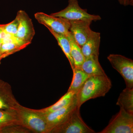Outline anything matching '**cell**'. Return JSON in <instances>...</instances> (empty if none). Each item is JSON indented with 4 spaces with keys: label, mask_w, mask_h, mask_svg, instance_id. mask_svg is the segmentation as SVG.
I'll list each match as a JSON object with an SVG mask.
<instances>
[{
    "label": "cell",
    "mask_w": 133,
    "mask_h": 133,
    "mask_svg": "<svg viewBox=\"0 0 133 133\" xmlns=\"http://www.w3.org/2000/svg\"><path fill=\"white\" fill-rule=\"evenodd\" d=\"M30 130L19 124H14L0 129V133H31Z\"/></svg>",
    "instance_id": "obj_21"
},
{
    "label": "cell",
    "mask_w": 133,
    "mask_h": 133,
    "mask_svg": "<svg viewBox=\"0 0 133 133\" xmlns=\"http://www.w3.org/2000/svg\"><path fill=\"white\" fill-rule=\"evenodd\" d=\"M79 109L77 106L64 121L52 129L50 133H95L83 121Z\"/></svg>",
    "instance_id": "obj_3"
},
{
    "label": "cell",
    "mask_w": 133,
    "mask_h": 133,
    "mask_svg": "<svg viewBox=\"0 0 133 133\" xmlns=\"http://www.w3.org/2000/svg\"><path fill=\"white\" fill-rule=\"evenodd\" d=\"M77 106L76 95L71 102L65 106L48 114H44L47 122L48 133H50L52 129L64 121Z\"/></svg>",
    "instance_id": "obj_9"
},
{
    "label": "cell",
    "mask_w": 133,
    "mask_h": 133,
    "mask_svg": "<svg viewBox=\"0 0 133 133\" xmlns=\"http://www.w3.org/2000/svg\"><path fill=\"white\" fill-rule=\"evenodd\" d=\"M73 72L72 81L67 91H72L77 94L89 77L80 66H76L72 70Z\"/></svg>",
    "instance_id": "obj_14"
},
{
    "label": "cell",
    "mask_w": 133,
    "mask_h": 133,
    "mask_svg": "<svg viewBox=\"0 0 133 133\" xmlns=\"http://www.w3.org/2000/svg\"><path fill=\"white\" fill-rule=\"evenodd\" d=\"M1 43H0V48H1ZM2 58L1 57V55H0V64H1V60H2Z\"/></svg>",
    "instance_id": "obj_24"
},
{
    "label": "cell",
    "mask_w": 133,
    "mask_h": 133,
    "mask_svg": "<svg viewBox=\"0 0 133 133\" xmlns=\"http://www.w3.org/2000/svg\"><path fill=\"white\" fill-rule=\"evenodd\" d=\"M66 36L70 43L71 55L74 60L75 67L81 66L85 59V57L82 53L81 47L75 41L70 31Z\"/></svg>",
    "instance_id": "obj_17"
},
{
    "label": "cell",
    "mask_w": 133,
    "mask_h": 133,
    "mask_svg": "<svg viewBox=\"0 0 133 133\" xmlns=\"http://www.w3.org/2000/svg\"><path fill=\"white\" fill-rule=\"evenodd\" d=\"M114 69L121 75L125 80L126 87L133 88V61L122 55L110 54L108 56Z\"/></svg>",
    "instance_id": "obj_5"
},
{
    "label": "cell",
    "mask_w": 133,
    "mask_h": 133,
    "mask_svg": "<svg viewBox=\"0 0 133 133\" xmlns=\"http://www.w3.org/2000/svg\"><path fill=\"white\" fill-rule=\"evenodd\" d=\"M52 35L56 39L58 45L61 48L66 58H68L72 70L75 68L74 60L71 55V49L70 43L66 36L62 34H58L55 32L50 29H48Z\"/></svg>",
    "instance_id": "obj_16"
},
{
    "label": "cell",
    "mask_w": 133,
    "mask_h": 133,
    "mask_svg": "<svg viewBox=\"0 0 133 133\" xmlns=\"http://www.w3.org/2000/svg\"><path fill=\"white\" fill-rule=\"evenodd\" d=\"M76 94L72 91H67L65 94L62 96L59 100L49 107L37 109L40 112L46 114L64 107L71 102L76 96Z\"/></svg>",
    "instance_id": "obj_18"
},
{
    "label": "cell",
    "mask_w": 133,
    "mask_h": 133,
    "mask_svg": "<svg viewBox=\"0 0 133 133\" xmlns=\"http://www.w3.org/2000/svg\"><path fill=\"white\" fill-rule=\"evenodd\" d=\"M1 34L0 31V43H1Z\"/></svg>",
    "instance_id": "obj_25"
},
{
    "label": "cell",
    "mask_w": 133,
    "mask_h": 133,
    "mask_svg": "<svg viewBox=\"0 0 133 133\" xmlns=\"http://www.w3.org/2000/svg\"><path fill=\"white\" fill-rule=\"evenodd\" d=\"M9 83L0 78V110H15L20 105Z\"/></svg>",
    "instance_id": "obj_11"
},
{
    "label": "cell",
    "mask_w": 133,
    "mask_h": 133,
    "mask_svg": "<svg viewBox=\"0 0 133 133\" xmlns=\"http://www.w3.org/2000/svg\"><path fill=\"white\" fill-rule=\"evenodd\" d=\"M50 15L63 17L69 21L82 20L96 22L101 19L99 16L90 14L87 12V10L81 8L79 5L78 0H69V4L66 8Z\"/></svg>",
    "instance_id": "obj_4"
},
{
    "label": "cell",
    "mask_w": 133,
    "mask_h": 133,
    "mask_svg": "<svg viewBox=\"0 0 133 133\" xmlns=\"http://www.w3.org/2000/svg\"><path fill=\"white\" fill-rule=\"evenodd\" d=\"M35 17L39 23L56 33L66 36L69 33L70 23L67 19L52 16L43 12L36 13Z\"/></svg>",
    "instance_id": "obj_7"
},
{
    "label": "cell",
    "mask_w": 133,
    "mask_h": 133,
    "mask_svg": "<svg viewBox=\"0 0 133 133\" xmlns=\"http://www.w3.org/2000/svg\"><path fill=\"white\" fill-rule=\"evenodd\" d=\"M20 125L35 133H48L44 114L37 109L28 108L21 104L16 109Z\"/></svg>",
    "instance_id": "obj_2"
},
{
    "label": "cell",
    "mask_w": 133,
    "mask_h": 133,
    "mask_svg": "<svg viewBox=\"0 0 133 133\" xmlns=\"http://www.w3.org/2000/svg\"><path fill=\"white\" fill-rule=\"evenodd\" d=\"M16 17L19 22V26L15 36L29 45L35 34L32 20L23 10L18 11Z\"/></svg>",
    "instance_id": "obj_8"
},
{
    "label": "cell",
    "mask_w": 133,
    "mask_h": 133,
    "mask_svg": "<svg viewBox=\"0 0 133 133\" xmlns=\"http://www.w3.org/2000/svg\"><path fill=\"white\" fill-rule=\"evenodd\" d=\"M69 21L70 23L69 31L81 47L87 41L92 31L90 28L92 22L82 20Z\"/></svg>",
    "instance_id": "obj_10"
},
{
    "label": "cell",
    "mask_w": 133,
    "mask_h": 133,
    "mask_svg": "<svg viewBox=\"0 0 133 133\" xmlns=\"http://www.w3.org/2000/svg\"><path fill=\"white\" fill-rule=\"evenodd\" d=\"M116 104L126 111L133 114V88L124 89L120 94Z\"/></svg>",
    "instance_id": "obj_15"
},
{
    "label": "cell",
    "mask_w": 133,
    "mask_h": 133,
    "mask_svg": "<svg viewBox=\"0 0 133 133\" xmlns=\"http://www.w3.org/2000/svg\"><path fill=\"white\" fill-rule=\"evenodd\" d=\"M19 26V22L17 18L6 24H0V28L8 34L15 36Z\"/></svg>",
    "instance_id": "obj_22"
},
{
    "label": "cell",
    "mask_w": 133,
    "mask_h": 133,
    "mask_svg": "<svg viewBox=\"0 0 133 133\" xmlns=\"http://www.w3.org/2000/svg\"><path fill=\"white\" fill-rule=\"evenodd\" d=\"M112 86L111 81L107 76H89L76 94L78 107L80 108L89 100L104 97Z\"/></svg>",
    "instance_id": "obj_1"
},
{
    "label": "cell",
    "mask_w": 133,
    "mask_h": 133,
    "mask_svg": "<svg viewBox=\"0 0 133 133\" xmlns=\"http://www.w3.org/2000/svg\"><path fill=\"white\" fill-rule=\"evenodd\" d=\"M29 44L24 43H7L1 44L0 55L2 59L24 49Z\"/></svg>",
    "instance_id": "obj_19"
},
{
    "label": "cell",
    "mask_w": 133,
    "mask_h": 133,
    "mask_svg": "<svg viewBox=\"0 0 133 133\" xmlns=\"http://www.w3.org/2000/svg\"><path fill=\"white\" fill-rule=\"evenodd\" d=\"M100 41V33L92 30L87 41L81 47L85 58L93 55L99 56Z\"/></svg>",
    "instance_id": "obj_12"
},
{
    "label": "cell",
    "mask_w": 133,
    "mask_h": 133,
    "mask_svg": "<svg viewBox=\"0 0 133 133\" xmlns=\"http://www.w3.org/2000/svg\"><path fill=\"white\" fill-rule=\"evenodd\" d=\"M98 57V56L93 55L85 58L80 67L90 76H107L100 64Z\"/></svg>",
    "instance_id": "obj_13"
},
{
    "label": "cell",
    "mask_w": 133,
    "mask_h": 133,
    "mask_svg": "<svg viewBox=\"0 0 133 133\" xmlns=\"http://www.w3.org/2000/svg\"><path fill=\"white\" fill-rule=\"evenodd\" d=\"M14 124H19L16 110H0V129Z\"/></svg>",
    "instance_id": "obj_20"
},
{
    "label": "cell",
    "mask_w": 133,
    "mask_h": 133,
    "mask_svg": "<svg viewBox=\"0 0 133 133\" xmlns=\"http://www.w3.org/2000/svg\"><path fill=\"white\" fill-rule=\"evenodd\" d=\"M118 1L121 5L126 6H133V0H118Z\"/></svg>",
    "instance_id": "obj_23"
},
{
    "label": "cell",
    "mask_w": 133,
    "mask_h": 133,
    "mask_svg": "<svg viewBox=\"0 0 133 133\" xmlns=\"http://www.w3.org/2000/svg\"><path fill=\"white\" fill-rule=\"evenodd\" d=\"M120 108L119 112L108 125L99 133H133V114Z\"/></svg>",
    "instance_id": "obj_6"
}]
</instances>
